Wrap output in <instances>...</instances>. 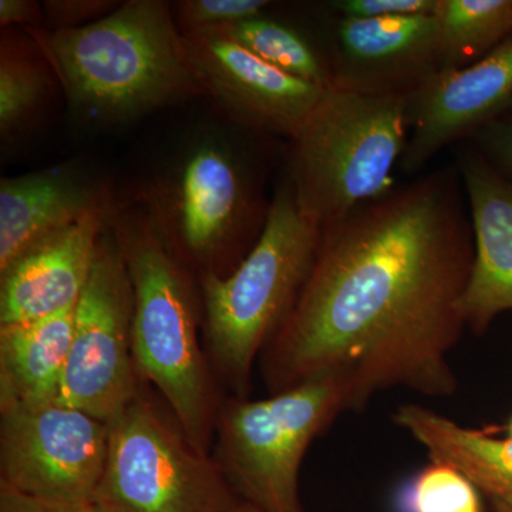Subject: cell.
Returning <instances> with one entry per match:
<instances>
[{"label": "cell", "instance_id": "cell-1", "mask_svg": "<svg viewBox=\"0 0 512 512\" xmlns=\"http://www.w3.org/2000/svg\"><path fill=\"white\" fill-rule=\"evenodd\" d=\"M473 261L454 171L323 228L298 301L259 356L269 394L338 375L353 412L390 389L454 396L450 355L466 329L460 301Z\"/></svg>", "mask_w": 512, "mask_h": 512}, {"label": "cell", "instance_id": "cell-2", "mask_svg": "<svg viewBox=\"0 0 512 512\" xmlns=\"http://www.w3.org/2000/svg\"><path fill=\"white\" fill-rule=\"evenodd\" d=\"M26 32L74 116L92 126L130 123L207 94L170 3L130 0L80 28Z\"/></svg>", "mask_w": 512, "mask_h": 512}, {"label": "cell", "instance_id": "cell-3", "mask_svg": "<svg viewBox=\"0 0 512 512\" xmlns=\"http://www.w3.org/2000/svg\"><path fill=\"white\" fill-rule=\"evenodd\" d=\"M134 292L133 357L140 380L163 394L190 443L211 454L222 400L198 340L187 266L143 214L110 215Z\"/></svg>", "mask_w": 512, "mask_h": 512}, {"label": "cell", "instance_id": "cell-4", "mask_svg": "<svg viewBox=\"0 0 512 512\" xmlns=\"http://www.w3.org/2000/svg\"><path fill=\"white\" fill-rule=\"evenodd\" d=\"M320 234L286 180L244 259L227 275L200 274L208 362L232 396L247 397L256 357L298 301Z\"/></svg>", "mask_w": 512, "mask_h": 512}, {"label": "cell", "instance_id": "cell-5", "mask_svg": "<svg viewBox=\"0 0 512 512\" xmlns=\"http://www.w3.org/2000/svg\"><path fill=\"white\" fill-rule=\"evenodd\" d=\"M410 93L330 84L292 138L288 180L302 214L320 231L393 190V170L409 141Z\"/></svg>", "mask_w": 512, "mask_h": 512}, {"label": "cell", "instance_id": "cell-6", "mask_svg": "<svg viewBox=\"0 0 512 512\" xmlns=\"http://www.w3.org/2000/svg\"><path fill=\"white\" fill-rule=\"evenodd\" d=\"M146 215L185 266L229 274L268 211L247 158L221 131H195L158 171Z\"/></svg>", "mask_w": 512, "mask_h": 512}, {"label": "cell", "instance_id": "cell-7", "mask_svg": "<svg viewBox=\"0 0 512 512\" xmlns=\"http://www.w3.org/2000/svg\"><path fill=\"white\" fill-rule=\"evenodd\" d=\"M349 410V389L338 375L312 377L266 399L225 397L212 457L241 500L265 512H303L299 473L306 451Z\"/></svg>", "mask_w": 512, "mask_h": 512}, {"label": "cell", "instance_id": "cell-8", "mask_svg": "<svg viewBox=\"0 0 512 512\" xmlns=\"http://www.w3.org/2000/svg\"><path fill=\"white\" fill-rule=\"evenodd\" d=\"M94 500L126 512H224L238 500L211 454L140 393L109 421Z\"/></svg>", "mask_w": 512, "mask_h": 512}, {"label": "cell", "instance_id": "cell-9", "mask_svg": "<svg viewBox=\"0 0 512 512\" xmlns=\"http://www.w3.org/2000/svg\"><path fill=\"white\" fill-rule=\"evenodd\" d=\"M133 315V284L109 218L74 306L72 346L57 402L109 423L140 393Z\"/></svg>", "mask_w": 512, "mask_h": 512}, {"label": "cell", "instance_id": "cell-10", "mask_svg": "<svg viewBox=\"0 0 512 512\" xmlns=\"http://www.w3.org/2000/svg\"><path fill=\"white\" fill-rule=\"evenodd\" d=\"M109 424L57 402L0 406V487L69 510L96 497Z\"/></svg>", "mask_w": 512, "mask_h": 512}, {"label": "cell", "instance_id": "cell-11", "mask_svg": "<svg viewBox=\"0 0 512 512\" xmlns=\"http://www.w3.org/2000/svg\"><path fill=\"white\" fill-rule=\"evenodd\" d=\"M183 36L205 92L242 126L292 140L328 89L276 69L217 30Z\"/></svg>", "mask_w": 512, "mask_h": 512}, {"label": "cell", "instance_id": "cell-12", "mask_svg": "<svg viewBox=\"0 0 512 512\" xmlns=\"http://www.w3.org/2000/svg\"><path fill=\"white\" fill-rule=\"evenodd\" d=\"M511 97L512 36L473 64L427 74L410 93L404 170H419L447 144L495 120Z\"/></svg>", "mask_w": 512, "mask_h": 512}, {"label": "cell", "instance_id": "cell-13", "mask_svg": "<svg viewBox=\"0 0 512 512\" xmlns=\"http://www.w3.org/2000/svg\"><path fill=\"white\" fill-rule=\"evenodd\" d=\"M460 173L471 212L474 261L460 313L481 336L512 311V181L477 151L460 156Z\"/></svg>", "mask_w": 512, "mask_h": 512}, {"label": "cell", "instance_id": "cell-14", "mask_svg": "<svg viewBox=\"0 0 512 512\" xmlns=\"http://www.w3.org/2000/svg\"><path fill=\"white\" fill-rule=\"evenodd\" d=\"M111 212L90 215L36 242L0 271V326L47 318L76 306Z\"/></svg>", "mask_w": 512, "mask_h": 512}, {"label": "cell", "instance_id": "cell-15", "mask_svg": "<svg viewBox=\"0 0 512 512\" xmlns=\"http://www.w3.org/2000/svg\"><path fill=\"white\" fill-rule=\"evenodd\" d=\"M111 211L103 188L74 165L3 178L0 271L26 249L99 212Z\"/></svg>", "mask_w": 512, "mask_h": 512}, {"label": "cell", "instance_id": "cell-16", "mask_svg": "<svg viewBox=\"0 0 512 512\" xmlns=\"http://www.w3.org/2000/svg\"><path fill=\"white\" fill-rule=\"evenodd\" d=\"M338 42L345 74L332 84L396 92L392 80L410 76L419 84L439 69L437 23L431 15L339 20ZM404 93V92H403Z\"/></svg>", "mask_w": 512, "mask_h": 512}, {"label": "cell", "instance_id": "cell-17", "mask_svg": "<svg viewBox=\"0 0 512 512\" xmlns=\"http://www.w3.org/2000/svg\"><path fill=\"white\" fill-rule=\"evenodd\" d=\"M397 427L426 448L431 463L456 468L490 501L512 507V439L468 429L419 404H403L393 414Z\"/></svg>", "mask_w": 512, "mask_h": 512}, {"label": "cell", "instance_id": "cell-18", "mask_svg": "<svg viewBox=\"0 0 512 512\" xmlns=\"http://www.w3.org/2000/svg\"><path fill=\"white\" fill-rule=\"evenodd\" d=\"M74 308L0 326V406L56 402L73 338Z\"/></svg>", "mask_w": 512, "mask_h": 512}, {"label": "cell", "instance_id": "cell-19", "mask_svg": "<svg viewBox=\"0 0 512 512\" xmlns=\"http://www.w3.org/2000/svg\"><path fill=\"white\" fill-rule=\"evenodd\" d=\"M434 18L439 69H457L510 39L512 0H439Z\"/></svg>", "mask_w": 512, "mask_h": 512}, {"label": "cell", "instance_id": "cell-20", "mask_svg": "<svg viewBox=\"0 0 512 512\" xmlns=\"http://www.w3.org/2000/svg\"><path fill=\"white\" fill-rule=\"evenodd\" d=\"M214 30L282 72L323 87L332 84V76L308 40L284 23L259 15Z\"/></svg>", "mask_w": 512, "mask_h": 512}, {"label": "cell", "instance_id": "cell-21", "mask_svg": "<svg viewBox=\"0 0 512 512\" xmlns=\"http://www.w3.org/2000/svg\"><path fill=\"white\" fill-rule=\"evenodd\" d=\"M42 55V53H40ZM42 57V56H40ZM29 53L18 52L3 39L0 53V136L18 138L40 114L50 89L52 69Z\"/></svg>", "mask_w": 512, "mask_h": 512}, {"label": "cell", "instance_id": "cell-22", "mask_svg": "<svg viewBox=\"0 0 512 512\" xmlns=\"http://www.w3.org/2000/svg\"><path fill=\"white\" fill-rule=\"evenodd\" d=\"M402 507L404 512H484L476 485L456 468L437 463L410 481Z\"/></svg>", "mask_w": 512, "mask_h": 512}, {"label": "cell", "instance_id": "cell-23", "mask_svg": "<svg viewBox=\"0 0 512 512\" xmlns=\"http://www.w3.org/2000/svg\"><path fill=\"white\" fill-rule=\"evenodd\" d=\"M271 3L266 0H183L173 13L181 32L218 29L262 15Z\"/></svg>", "mask_w": 512, "mask_h": 512}, {"label": "cell", "instance_id": "cell-24", "mask_svg": "<svg viewBox=\"0 0 512 512\" xmlns=\"http://www.w3.org/2000/svg\"><path fill=\"white\" fill-rule=\"evenodd\" d=\"M439 0H340L332 8L346 19L393 18V16L431 15Z\"/></svg>", "mask_w": 512, "mask_h": 512}, {"label": "cell", "instance_id": "cell-25", "mask_svg": "<svg viewBox=\"0 0 512 512\" xmlns=\"http://www.w3.org/2000/svg\"><path fill=\"white\" fill-rule=\"evenodd\" d=\"M110 2H46V16L53 23V29H72L89 25L94 20L103 18L104 12L111 9ZM113 10V9H111Z\"/></svg>", "mask_w": 512, "mask_h": 512}, {"label": "cell", "instance_id": "cell-26", "mask_svg": "<svg viewBox=\"0 0 512 512\" xmlns=\"http://www.w3.org/2000/svg\"><path fill=\"white\" fill-rule=\"evenodd\" d=\"M481 143L495 163L512 177V119L485 124L481 128Z\"/></svg>", "mask_w": 512, "mask_h": 512}, {"label": "cell", "instance_id": "cell-27", "mask_svg": "<svg viewBox=\"0 0 512 512\" xmlns=\"http://www.w3.org/2000/svg\"><path fill=\"white\" fill-rule=\"evenodd\" d=\"M43 6L30 0H0V23L5 26L20 25L28 28H40L45 15Z\"/></svg>", "mask_w": 512, "mask_h": 512}, {"label": "cell", "instance_id": "cell-28", "mask_svg": "<svg viewBox=\"0 0 512 512\" xmlns=\"http://www.w3.org/2000/svg\"><path fill=\"white\" fill-rule=\"evenodd\" d=\"M0 512H66L63 508L55 507L33 500L25 495L0 487Z\"/></svg>", "mask_w": 512, "mask_h": 512}, {"label": "cell", "instance_id": "cell-29", "mask_svg": "<svg viewBox=\"0 0 512 512\" xmlns=\"http://www.w3.org/2000/svg\"><path fill=\"white\" fill-rule=\"evenodd\" d=\"M66 512H126L121 510L119 507H114V505L103 503V501L92 500L89 503L79 505V507L69 508V510H64Z\"/></svg>", "mask_w": 512, "mask_h": 512}, {"label": "cell", "instance_id": "cell-30", "mask_svg": "<svg viewBox=\"0 0 512 512\" xmlns=\"http://www.w3.org/2000/svg\"><path fill=\"white\" fill-rule=\"evenodd\" d=\"M224 512H265L262 511L261 508L256 507V505L248 503V501L241 500L238 498L234 504L229 505L227 510Z\"/></svg>", "mask_w": 512, "mask_h": 512}, {"label": "cell", "instance_id": "cell-31", "mask_svg": "<svg viewBox=\"0 0 512 512\" xmlns=\"http://www.w3.org/2000/svg\"><path fill=\"white\" fill-rule=\"evenodd\" d=\"M494 512H512L511 505L500 503V501H490Z\"/></svg>", "mask_w": 512, "mask_h": 512}, {"label": "cell", "instance_id": "cell-32", "mask_svg": "<svg viewBox=\"0 0 512 512\" xmlns=\"http://www.w3.org/2000/svg\"><path fill=\"white\" fill-rule=\"evenodd\" d=\"M507 433H508V437H510V439H512V416H511L510 421H508V424H507Z\"/></svg>", "mask_w": 512, "mask_h": 512}, {"label": "cell", "instance_id": "cell-33", "mask_svg": "<svg viewBox=\"0 0 512 512\" xmlns=\"http://www.w3.org/2000/svg\"><path fill=\"white\" fill-rule=\"evenodd\" d=\"M505 110H512V97H511V100L508 101L507 109H505Z\"/></svg>", "mask_w": 512, "mask_h": 512}]
</instances>
